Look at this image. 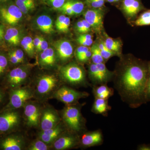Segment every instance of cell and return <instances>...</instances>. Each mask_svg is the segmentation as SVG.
I'll use <instances>...</instances> for the list:
<instances>
[{
    "label": "cell",
    "mask_w": 150,
    "mask_h": 150,
    "mask_svg": "<svg viewBox=\"0 0 150 150\" xmlns=\"http://www.w3.org/2000/svg\"><path fill=\"white\" fill-rule=\"evenodd\" d=\"M149 79L148 64L130 60L115 78L114 87L123 102L137 108L147 103L145 91Z\"/></svg>",
    "instance_id": "cell-1"
},
{
    "label": "cell",
    "mask_w": 150,
    "mask_h": 150,
    "mask_svg": "<svg viewBox=\"0 0 150 150\" xmlns=\"http://www.w3.org/2000/svg\"><path fill=\"white\" fill-rule=\"evenodd\" d=\"M83 104L67 105L62 111V119L68 131L79 135L86 130L85 119L81 112Z\"/></svg>",
    "instance_id": "cell-2"
},
{
    "label": "cell",
    "mask_w": 150,
    "mask_h": 150,
    "mask_svg": "<svg viewBox=\"0 0 150 150\" xmlns=\"http://www.w3.org/2000/svg\"><path fill=\"white\" fill-rule=\"evenodd\" d=\"M60 74L63 80L74 86H87L86 75L83 69L75 64L70 63L62 67Z\"/></svg>",
    "instance_id": "cell-3"
},
{
    "label": "cell",
    "mask_w": 150,
    "mask_h": 150,
    "mask_svg": "<svg viewBox=\"0 0 150 150\" xmlns=\"http://www.w3.org/2000/svg\"><path fill=\"white\" fill-rule=\"evenodd\" d=\"M89 96L86 92L78 91L67 86H63L58 89L54 94V98L66 105L78 103L81 98H86Z\"/></svg>",
    "instance_id": "cell-4"
},
{
    "label": "cell",
    "mask_w": 150,
    "mask_h": 150,
    "mask_svg": "<svg viewBox=\"0 0 150 150\" xmlns=\"http://www.w3.org/2000/svg\"><path fill=\"white\" fill-rule=\"evenodd\" d=\"M33 96V93L29 88H17L11 92L8 106L12 109L20 108Z\"/></svg>",
    "instance_id": "cell-5"
},
{
    "label": "cell",
    "mask_w": 150,
    "mask_h": 150,
    "mask_svg": "<svg viewBox=\"0 0 150 150\" xmlns=\"http://www.w3.org/2000/svg\"><path fill=\"white\" fill-rule=\"evenodd\" d=\"M53 144V147L57 150L73 149L80 146V136L67 131L57 138Z\"/></svg>",
    "instance_id": "cell-6"
},
{
    "label": "cell",
    "mask_w": 150,
    "mask_h": 150,
    "mask_svg": "<svg viewBox=\"0 0 150 150\" xmlns=\"http://www.w3.org/2000/svg\"><path fill=\"white\" fill-rule=\"evenodd\" d=\"M21 121L20 114L17 111L9 110L0 115V133L12 131L18 126Z\"/></svg>",
    "instance_id": "cell-7"
},
{
    "label": "cell",
    "mask_w": 150,
    "mask_h": 150,
    "mask_svg": "<svg viewBox=\"0 0 150 150\" xmlns=\"http://www.w3.org/2000/svg\"><path fill=\"white\" fill-rule=\"evenodd\" d=\"M0 15L8 24H17L22 17L23 13L16 5L8 4L0 6Z\"/></svg>",
    "instance_id": "cell-8"
},
{
    "label": "cell",
    "mask_w": 150,
    "mask_h": 150,
    "mask_svg": "<svg viewBox=\"0 0 150 150\" xmlns=\"http://www.w3.org/2000/svg\"><path fill=\"white\" fill-rule=\"evenodd\" d=\"M58 80L54 75H45L39 78L36 84L37 93L45 96L51 93L58 85Z\"/></svg>",
    "instance_id": "cell-9"
},
{
    "label": "cell",
    "mask_w": 150,
    "mask_h": 150,
    "mask_svg": "<svg viewBox=\"0 0 150 150\" xmlns=\"http://www.w3.org/2000/svg\"><path fill=\"white\" fill-rule=\"evenodd\" d=\"M103 136L100 129L95 131H85L80 137V146L88 148L102 145L103 143Z\"/></svg>",
    "instance_id": "cell-10"
},
{
    "label": "cell",
    "mask_w": 150,
    "mask_h": 150,
    "mask_svg": "<svg viewBox=\"0 0 150 150\" xmlns=\"http://www.w3.org/2000/svg\"><path fill=\"white\" fill-rule=\"evenodd\" d=\"M24 113L26 124L29 127L39 126L41 112L39 106L34 103H30L24 105Z\"/></svg>",
    "instance_id": "cell-11"
},
{
    "label": "cell",
    "mask_w": 150,
    "mask_h": 150,
    "mask_svg": "<svg viewBox=\"0 0 150 150\" xmlns=\"http://www.w3.org/2000/svg\"><path fill=\"white\" fill-rule=\"evenodd\" d=\"M84 19L91 28L97 33H100L103 28V13L100 9H89L84 13Z\"/></svg>",
    "instance_id": "cell-12"
},
{
    "label": "cell",
    "mask_w": 150,
    "mask_h": 150,
    "mask_svg": "<svg viewBox=\"0 0 150 150\" xmlns=\"http://www.w3.org/2000/svg\"><path fill=\"white\" fill-rule=\"evenodd\" d=\"M28 67H21L15 68L8 75L7 81L11 87L17 88L23 84L28 76Z\"/></svg>",
    "instance_id": "cell-13"
},
{
    "label": "cell",
    "mask_w": 150,
    "mask_h": 150,
    "mask_svg": "<svg viewBox=\"0 0 150 150\" xmlns=\"http://www.w3.org/2000/svg\"><path fill=\"white\" fill-rule=\"evenodd\" d=\"M60 119L57 112L53 109H46L41 113L40 125L41 131L52 129L60 123Z\"/></svg>",
    "instance_id": "cell-14"
},
{
    "label": "cell",
    "mask_w": 150,
    "mask_h": 150,
    "mask_svg": "<svg viewBox=\"0 0 150 150\" xmlns=\"http://www.w3.org/2000/svg\"><path fill=\"white\" fill-rule=\"evenodd\" d=\"M67 131L68 130L65 125L60 123L52 129L40 131L38 135V139L49 145L53 144L57 138Z\"/></svg>",
    "instance_id": "cell-15"
},
{
    "label": "cell",
    "mask_w": 150,
    "mask_h": 150,
    "mask_svg": "<svg viewBox=\"0 0 150 150\" xmlns=\"http://www.w3.org/2000/svg\"><path fill=\"white\" fill-rule=\"evenodd\" d=\"M54 46L58 57L62 62H67L72 57L74 49L71 43L69 40H58L55 43Z\"/></svg>",
    "instance_id": "cell-16"
},
{
    "label": "cell",
    "mask_w": 150,
    "mask_h": 150,
    "mask_svg": "<svg viewBox=\"0 0 150 150\" xmlns=\"http://www.w3.org/2000/svg\"><path fill=\"white\" fill-rule=\"evenodd\" d=\"M24 145L22 137L17 135H11L2 140L0 146L4 150H21L24 148Z\"/></svg>",
    "instance_id": "cell-17"
},
{
    "label": "cell",
    "mask_w": 150,
    "mask_h": 150,
    "mask_svg": "<svg viewBox=\"0 0 150 150\" xmlns=\"http://www.w3.org/2000/svg\"><path fill=\"white\" fill-rule=\"evenodd\" d=\"M123 8L129 17L133 18L142 10L143 7L139 0H124Z\"/></svg>",
    "instance_id": "cell-18"
},
{
    "label": "cell",
    "mask_w": 150,
    "mask_h": 150,
    "mask_svg": "<svg viewBox=\"0 0 150 150\" xmlns=\"http://www.w3.org/2000/svg\"><path fill=\"white\" fill-rule=\"evenodd\" d=\"M111 109V106L108 104V100L95 98L91 111L95 114L106 116Z\"/></svg>",
    "instance_id": "cell-19"
},
{
    "label": "cell",
    "mask_w": 150,
    "mask_h": 150,
    "mask_svg": "<svg viewBox=\"0 0 150 150\" xmlns=\"http://www.w3.org/2000/svg\"><path fill=\"white\" fill-rule=\"evenodd\" d=\"M93 93L95 98L108 100L114 94V90L112 88L109 87L107 84L93 86Z\"/></svg>",
    "instance_id": "cell-20"
},
{
    "label": "cell",
    "mask_w": 150,
    "mask_h": 150,
    "mask_svg": "<svg viewBox=\"0 0 150 150\" xmlns=\"http://www.w3.org/2000/svg\"><path fill=\"white\" fill-rule=\"evenodd\" d=\"M37 25L39 29L46 34H51L54 32L53 21L50 16L46 15L40 16L38 18Z\"/></svg>",
    "instance_id": "cell-21"
},
{
    "label": "cell",
    "mask_w": 150,
    "mask_h": 150,
    "mask_svg": "<svg viewBox=\"0 0 150 150\" xmlns=\"http://www.w3.org/2000/svg\"><path fill=\"white\" fill-rule=\"evenodd\" d=\"M56 62L55 52L52 48H48L42 51L40 57V65L44 67H52Z\"/></svg>",
    "instance_id": "cell-22"
},
{
    "label": "cell",
    "mask_w": 150,
    "mask_h": 150,
    "mask_svg": "<svg viewBox=\"0 0 150 150\" xmlns=\"http://www.w3.org/2000/svg\"><path fill=\"white\" fill-rule=\"evenodd\" d=\"M96 65L99 73L100 85L107 84L112 79L113 74L108 69L104 63Z\"/></svg>",
    "instance_id": "cell-23"
},
{
    "label": "cell",
    "mask_w": 150,
    "mask_h": 150,
    "mask_svg": "<svg viewBox=\"0 0 150 150\" xmlns=\"http://www.w3.org/2000/svg\"><path fill=\"white\" fill-rule=\"evenodd\" d=\"M5 40L10 44L14 46L18 45L20 42L18 30L14 28H8L4 35Z\"/></svg>",
    "instance_id": "cell-24"
},
{
    "label": "cell",
    "mask_w": 150,
    "mask_h": 150,
    "mask_svg": "<svg viewBox=\"0 0 150 150\" xmlns=\"http://www.w3.org/2000/svg\"><path fill=\"white\" fill-rule=\"evenodd\" d=\"M104 43L106 47L110 51L117 54L120 53L122 47V43L120 40L113 39L106 35Z\"/></svg>",
    "instance_id": "cell-25"
},
{
    "label": "cell",
    "mask_w": 150,
    "mask_h": 150,
    "mask_svg": "<svg viewBox=\"0 0 150 150\" xmlns=\"http://www.w3.org/2000/svg\"><path fill=\"white\" fill-rule=\"evenodd\" d=\"M89 77L93 85L96 86L100 85L99 73L98 69L96 65L92 63L89 67Z\"/></svg>",
    "instance_id": "cell-26"
},
{
    "label": "cell",
    "mask_w": 150,
    "mask_h": 150,
    "mask_svg": "<svg viewBox=\"0 0 150 150\" xmlns=\"http://www.w3.org/2000/svg\"><path fill=\"white\" fill-rule=\"evenodd\" d=\"M136 26L150 25V9L145 11L134 22Z\"/></svg>",
    "instance_id": "cell-27"
},
{
    "label": "cell",
    "mask_w": 150,
    "mask_h": 150,
    "mask_svg": "<svg viewBox=\"0 0 150 150\" xmlns=\"http://www.w3.org/2000/svg\"><path fill=\"white\" fill-rule=\"evenodd\" d=\"M92 55L91 59L92 63L97 64L100 63H104L105 60L103 58L100 50L97 44H94L91 49Z\"/></svg>",
    "instance_id": "cell-28"
},
{
    "label": "cell",
    "mask_w": 150,
    "mask_h": 150,
    "mask_svg": "<svg viewBox=\"0 0 150 150\" xmlns=\"http://www.w3.org/2000/svg\"><path fill=\"white\" fill-rule=\"evenodd\" d=\"M50 147L48 144H46L42 140L38 139L33 142L29 146L28 149L29 150H47Z\"/></svg>",
    "instance_id": "cell-29"
},
{
    "label": "cell",
    "mask_w": 150,
    "mask_h": 150,
    "mask_svg": "<svg viewBox=\"0 0 150 150\" xmlns=\"http://www.w3.org/2000/svg\"><path fill=\"white\" fill-rule=\"evenodd\" d=\"M98 45L100 50L101 55L103 58L104 59L105 61L108 60L112 56L117 54L115 52H112L109 50L105 45L104 42H101Z\"/></svg>",
    "instance_id": "cell-30"
},
{
    "label": "cell",
    "mask_w": 150,
    "mask_h": 150,
    "mask_svg": "<svg viewBox=\"0 0 150 150\" xmlns=\"http://www.w3.org/2000/svg\"><path fill=\"white\" fill-rule=\"evenodd\" d=\"M69 1L72 9L74 15L79 14L82 12L84 8L83 3L79 1Z\"/></svg>",
    "instance_id": "cell-31"
},
{
    "label": "cell",
    "mask_w": 150,
    "mask_h": 150,
    "mask_svg": "<svg viewBox=\"0 0 150 150\" xmlns=\"http://www.w3.org/2000/svg\"><path fill=\"white\" fill-rule=\"evenodd\" d=\"M8 64L6 57L3 54H0V76L4 72Z\"/></svg>",
    "instance_id": "cell-32"
},
{
    "label": "cell",
    "mask_w": 150,
    "mask_h": 150,
    "mask_svg": "<svg viewBox=\"0 0 150 150\" xmlns=\"http://www.w3.org/2000/svg\"><path fill=\"white\" fill-rule=\"evenodd\" d=\"M15 3L16 5L18 7L23 13H27L29 11L31 10L27 5L26 3L22 1L21 0H16Z\"/></svg>",
    "instance_id": "cell-33"
},
{
    "label": "cell",
    "mask_w": 150,
    "mask_h": 150,
    "mask_svg": "<svg viewBox=\"0 0 150 150\" xmlns=\"http://www.w3.org/2000/svg\"><path fill=\"white\" fill-rule=\"evenodd\" d=\"M60 9V10L62 11L63 13L69 16L74 15V12H73L72 9L71 8V5H70L69 2V1L66 2V3L63 5L62 7Z\"/></svg>",
    "instance_id": "cell-34"
},
{
    "label": "cell",
    "mask_w": 150,
    "mask_h": 150,
    "mask_svg": "<svg viewBox=\"0 0 150 150\" xmlns=\"http://www.w3.org/2000/svg\"><path fill=\"white\" fill-rule=\"evenodd\" d=\"M89 50L87 46H81L78 47L76 51V59H78L80 58L84 54H86L88 50Z\"/></svg>",
    "instance_id": "cell-35"
},
{
    "label": "cell",
    "mask_w": 150,
    "mask_h": 150,
    "mask_svg": "<svg viewBox=\"0 0 150 150\" xmlns=\"http://www.w3.org/2000/svg\"><path fill=\"white\" fill-rule=\"evenodd\" d=\"M71 23V20L69 18L66 16L64 21L63 23V24L59 29V31L61 32L67 33L69 30V27Z\"/></svg>",
    "instance_id": "cell-36"
},
{
    "label": "cell",
    "mask_w": 150,
    "mask_h": 150,
    "mask_svg": "<svg viewBox=\"0 0 150 150\" xmlns=\"http://www.w3.org/2000/svg\"><path fill=\"white\" fill-rule=\"evenodd\" d=\"M21 45L22 47H23L25 51L29 56H33V54H34V50L32 49V48L30 47L29 45L27 44L26 41H25V40L23 38L21 40Z\"/></svg>",
    "instance_id": "cell-37"
},
{
    "label": "cell",
    "mask_w": 150,
    "mask_h": 150,
    "mask_svg": "<svg viewBox=\"0 0 150 150\" xmlns=\"http://www.w3.org/2000/svg\"><path fill=\"white\" fill-rule=\"evenodd\" d=\"M55 8L59 9L63 6L67 0H48Z\"/></svg>",
    "instance_id": "cell-38"
},
{
    "label": "cell",
    "mask_w": 150,
    "mask_h": 150,
    "mask_svg": "<svg viewBox=\"0 0 150 150\" xmlns=\"http://www.w3.org/2000/svg\"><path fill=\"white\" fill-rule=\"evenodd\" d=\"M11 53L15 56L17 59H18L21 63L24 61V55L22 50L21 49H17L11 52Z\"/></svg>",
    "instance_id": "cell-39"
},
{
    "label": "cell",
    "mask_w": 150,
    "mask_h": 150,
    "mask_svg": "<svg viewBox=\"0 0 150 150\" xmlns=\"http://www.w3.org/2000/svg\"><path fill=\"white\" fill-rule=\"evenodd\" d=\"M77 41L79 43L81 46H91L93 42V38L92 39H84L78 38Z\"/></svg>",
    "instance_id": "cell-40"
},
{
    "label": "cell",
    "mask_w": 150,
    "mask_h": 150,
    "mask_svg": "<svg viewBox=\"0 0 150 150\" xmlns=\"http://www.w3.org/2000/svg\"><path fill=\"white\" fill-rule=\"evenodd\" d=\"M91 55L92 52L91 50H89L85 54H84L83 56L79 58L78 60L79 62H82V63L87 62L90 59H91Z\"/></svg>",
    "instance_id": "cell-41"
},
{
    "label": "cell",
    "mask_w": 150,
    "mask_h": 150,
    "mask_svg": "<svg viewBox=\"0 0 150 150\" xmlns=\"http://www.w3.org/2000/svg\"><path fill=\"white\" fill-rule=\"evenodd\" d=\"M92 6L96 8H100L104 5V1L102 0H90L89 1Z\"/></svg>",
    "instance_id": "cell-42"
},
{
    "label": "cell",
    "mask_w": 150,
    "mask_h": 150,
    "mask_svg": "<svg viewBox=\"0 0 150 150\" xmlns=\"http://www.w3.org/2000/svg\"><path fill=\"white\" fill-rule=\"evenodd\" d=\"M66 18V16L64 15H61L58 17L56 20V23H55L56 28L58 30H59L60 28L62 26Z\"/></svg>",
    "instance_id": "cell-43"
},
{
    "label": "cell",
    "mask_w": 150,
    "mask_h": 150,
    "mask_svg": "<svg viewBox=\"0 0 150 150\" xmlns=\"http://www.w3.org/2000/svg\"><path fill=\"white\" fill-rule=\"evenodd\" d=\"M146 99L147 102H150V78L148 80L146 86Z\"/></svg>",
    "instance_id": "cell-44"
},
{
    "label": "cell",
    "mask_w": 150,
    "mask_h": 150,
    "mask_svg": "<svg viewBox=\"0 0 150 150\" xmlns=\"http://www.w3.org/2000/svg\"><path fill=\"white\" fill-rule=\"evenodd\" d=\"M48 48V43L46 40L43 38L40 43L39 48L37 50L38 51H43Z\"/></svg>",
    "instance_id": "cell-45"
},
{
    "label": "cell",
    "mask_w": 150,
    "mask_h": 150,
    "mask_svg": "<svg viewBox=\"0 0 150 150\" xmlns=\"http://www.w3.org/2000/svg\"><path fill=\"white\" fill-rule=\"evenodd\" d=\"M43 38L40 37V36H36L33 40V43H34V47L36 51L39 48L40 46V43L42 41V39Z\"/></svg>",
    "instance_id": "cell-46"
},
{
    "label": "cell",
    "mask_w": 150,
    "mask_h": 150,
    "mask_svg": "<svg viewBox=\"0 0 150 150\" xmlns=\"http://www.w3.org/2000/svg\"><path fill=\"white\" fill-rule=\"evenodd\" d=\"M76 29L78 32L81 33H84V28L82 21L78 22L76 24Z\"/></svg>",
    "instance_id": "cell-47"
},
{
    "label": "cell",
    "mask_w": 150,
    "mask_h": 150,
    "mask_svg": "<svg viewBox=\"0 0 150 150\" xmlns=\"http://www.w3.org/2000/svg\"><path fill=\"white\" fill-rule=\"evenodd\" d=\"M9 59L11 63L13 64H17L21 63L18 59H17L15 56L11 53L9 55Z\"/></svg>",
    "instance_id": "cell-48"
},
{
    "label": "cell",
    "mask_w": 150,
    "mask_h": 150,
    "mask_svg": "<svg viewBox=\"0 0 150 150\" xmlns=\"http://www.w3.org/2000/svg\"><path fill=\"white\" fill-rule=\"evenodd\" d=\"M83 23L84 28V33H87L91 31V27L89 24L84 19L82 20Z\"/></svg>",
    "instance_id": "cell-49"
},
{
    "label": "cell",
    "mask_w": 150,
    "mask_h": 150,
    "mask_svg": "<svg viewBox=\"0 0 150 150\" xmlns=\"http://www.w3.org/2000/svg\"><path fill=\"white\" fill-rule=\"evenodd\" d=\"M138 150H150V144H142L137 147Z\"/></svg>",
    "instance_id": "cell-50"
},
{
    "label": "cell",
    "mask_w": 150,
    "mask_h": 150,
    "mask_svg": "<svg viewBox=\"0 0 150 150\" xmlns=\"http://www.w3.org/2000/svg\"><path fill=\"white\" fill-rule=\"evenodd\" d=\"M4 36V29L2 26L0 25V42L2 41Z\"/></svg>",
    "instance_id": "cell-51"
},
{
    "label": "cell",
    "mask_w": 150,
    "mask_h": 150,
    "mask_svg": "<svg viewBox=\"0 0 150 150\" xmlns=\"http://www.w3.org/2000/svg\"><path fill=\"white\" fill-rule=\"evenodd\" d=\"M3 99V94L1 91H0V103L1 102Z\"/></svg>",
    "instance_id": "cell-52"
},
{
    "label": "cell",
    "mask_w": 150,
    "mask_h": 150,
    "mask_svg": "<svg viewBox=\"0 0 150 150\" xmlns=\"http://www.w3.org/2000/svg\"><path fill=\"white\" fill-rule=\"evenodd\" d=\"M148 70H149V78H150V62L148 64Z\"/></svg>",
    "instance_id": "cell-53"
},
{
    "label": "cell",
    "mask_w": 150,
    "mask_h": 150,
    "mask_svg": "<svg viewBox=\"0 0 150 150\" xmlns=\"http://www.w3.org/2000/svg\"><path fill=\"white\" fill-rule=\"evenodd\" d=\"M22 1L24 2L25 3L29 1L30 0H21Z\"/></svg>",
    "instance_id": "cell-54"
},
{
    "label": "cell",
    "mask_w": 150,
    "mask_h": 150,
    "mask_svg": "<svg viewBox=\"0 0 150 150\" xmlns=\"http://www.w3.org/2000/svg\"><path fill=\"white\" fill-rule=\"evenodd\" d=\"M7 1V0H0V2L5 1Z\"/></svg>",
    "instance_id": "cell-55"
},
{
    "label": "cell",
    "mask_w": 150,
    "mask_h": 150,
    "mask_svg": "<svg viewBox=\"0 0 150 150\" xmlns=\"http://www.w3.org/2000/svg\"><path fill=\"white\" fill-rule=\"evenodd\" d=\"M102 1H105V0H102Z\"/></svg>",
    "instance_id": "cell-56"
},
{
    "label": "cell",
    "mask_w": 150,
    "mask_h": 150,
    "mask_svg": "<svg viewBox=\"0 0 150 150\" xmlns=\"http://www.w3.org/2000/svg\"><path fill=\"white\" fill-rule=\"evenodd\" d=\"M88 1H90V0H88Z\"/></svg>",
    "instance_id": "cell-57"
}]
</instances>
